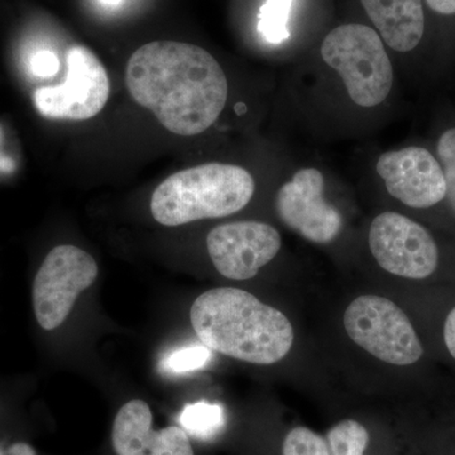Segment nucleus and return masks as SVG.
Wrapping results in <instances>:
<instances>
[{
	"mask_svg": "<svg viewBox=\"0 0 455 455\" xmlns=\"http://www.w3.org/2000/svg\"><path fill=\"white\" fill-rule=\"evenodd\" d=\"M376 171L388 194L410 208H431L447 197L442 166L423 147L385 152L377 161Z\"/></svg>",
	"mask_w": 455,
	"mask_h": 455,
	"instance_id": "11",
	"label": "nucleus"
},
{
	"mask_svg": "<svg viewBox=\"0 0 455 455\" xmlns=\"http://www.w3.org/2000/svg\"><path fill=\"white\" fill-rule=\"evenodd\" d=\"M343 323L350 339L379 361L410 366L423 357V344L414 326L388 299L359 296L347 307Z\"/></svg>",
	"mask_w": 455,
	"mask_h": 455,
	"instance_id": "5",
	"label": "nucleus"
},
{
	"mask_svg": "<svg viewBox=\"0 0 455 455\" xmlns=\"http://www.w3.org/2000/svg\"><path fill=\"white\" fill-rule=\"evenodd\" d=\"M293 0H266L260 8L259 31L269 44H278L289 38L287 29Z\"/></svg>",
	"mask_w": 455,
	"mask_h": 455,
	"instance_id": "16",
	"label": "nucleus"
},
{
	"mask_svg": "<svg viewBox=\"0 0 455 455\" xmlns=\"http://www.w3.org/2000/svg\"><path fill=\"white\" fill-rule=\"evenodd\" d=\"M29 68H31V73L35 76L41 77V79H49V77H53L59 73V57L52 51H40V52L32 56L31 61H29Z\"/></svg>",
	"mask_w": 455,
	"mask_h": 455,
	"instance_id": "20",
	"label": "nucleus"
},
{
	"mask_svg": "<svg viewBox=\"0 0 455 455\" xmlns=\"http://www.w3.org/2000/svg\"><path fill=\"white\" fill-rule=\"evenodd\" d=\"M325 439L331 455H364L370 433L359 421L347 419L331 427Z\"/></svg>",
	"mask_w": 455,
	"mask_h": 455,
	"instance_id": "15",
	"label": "nucleus"
},
{
	"mask_svg": "<svg viewBox=\"0 0 455 455\" xmlns=\"http://www.w3.org/2000/svg\"><path fill=\"white\" fill-rule=\"evenodd\" d=\"M283 455H331L328 442L307 427H296L287 433Z\"/></svg>",
	"mask_w": 455,
	"mask_h": 455,
	"instance_id": "18",
	"label": "nucleus"
},
{
	"mask_svg": "<svg viewBox=\"0 0 455 455\" xmlns=\"http://www.w3.org/2000/svg\"><path fill=\"white\" fill-rule=\"evenodd\" d=\"M190 319L204 346L248 363H277L295 338L283 313L235 287L202 293L191 307Z\"/></svg>",
	"mask_w": 455,
	"mask_h": 455,
	"instance_id": "2",
	"label": "nucleus"
},
{
	"mask_svg": "<svg viewBox=\"0 0 455 455\" xmlns=\"http://www.w3.org/2000/svg\"><path fill=\"white\" fill-rule=\"evenodd\" d=\"M66 64L65 82L36 90L33 103L46 118L86 121L106 107L110 92L109 77L100 60L84 46L68 49Z\"/></svg>",
	"mask_w": 455,
	"mask_h": 455,
	"instance_id": "7",
	"label": "nucleus"
},
{
	"mask_svg": "<svg viewBox=\"0 0 455 455\" xmlns=\"http://www.w3.org/2000/svg\"><path fill=\"white\" fill-rule=\"evenodd\" d=\"M427 3L436 13L444 14V16L455 14V0H427Z\"/></svg>",
	"mask_w": 455,
	"mask_h": 455,
	"instance_id": "23",
	"label": "nucleus"
},
{
	"mask_svg": "<svg viewBox=\"0 0 455 455\" xmlns=\"http://www.w3.org/2000/svg\"><path fill=\"white\" fill-rule=\"evenodd\" d=\"M368 243L377 263L395 276L424 280L438 268V245L429 230L398 212L374 218Z\"/></svg>",
	"mask_w": 455,
	"mask_h": 455,
	"instance_id": "8",
	"label": "nucleus"
},
{
	"mask_svg": "<svg viewBox=\"0 0 455 455\" xmlns=\"http://www.w3.org/2000/svg\"><path fill=\"white\" fill-rule=\"evenodd\" d=\"M211 359L212 349L206 346L185 347L164 357L160 368L163 372L169 374L188 373L205 367Z\"/></svg>",
	"mask_w": 455,
	"mask_h": 455,
	"instance_id": "17",
	"label": "nucleus"
},
{
	"mask_svg": "<svg viewBox=\"0 0 455 455\" xmlns=\"http://www.w3.org/2000/svg\"><path fill=\"white\" fill-rule=\"evenodd\" d=\"M0 455H37V451L29 443L17 442L8 447L0 445Z\"/></svg>",
	"mask_w": 455,
	"mask_h": 455,
	"instance_id": "22",
	"label": "nucleus"
},
{
	"mask_svg": "<svg viewBox=\"0 0 455 455\" xmlns=\"http://www.w3.org/2000/svg\"><path fill=\"white\" fill-rule=\"evenodd\" d=\"M148 403L132 400L114 419L112 444L116 455H196L182 427L155 430Z\"/></svg>",
	"mask_w": 455,
	"mask_h": 455,
	"instance_id": "12",
	"label": "nucleus"
},
{
	"mask_svg": "<svg viewBox=\"0 0 455 455\" xmlns=\"http://www.w3.org/2000/svg\"><path fill=\"white\" fill-rule=\"evenodd\" d=\"M254 179L235 164H205L179 171L156 188L151 212L163 226L228 217L252 200Z\"/></svg>",
	"mask_w": 455,
	"mask_h": 455,
	"instance_id": "3",
	"label": "nucleus"
},
{
	"mask_svg": "<svg viewBox=\"0 0 455 455\" xmlns=\"http://www.w3.org/2000/svg\"><path fill=\"white\" fill-rule=\"evenodd\" d=\"M280 233L262 221H235L215 227L206 238L209 256L221 276L253 278L280 252Z\"/></svg>",
	"mask_w": 455,
	"mask_h": 455,
	"instance_id": "10",
	"label": "nucleus"
},
{
	"mask_svg": "<svg viewBox=\"0 0 455 455\" xmlns=\"http://www.w3.org/2000/svg\"><path fill=\"white\" fill-rule=\"evenodd\" d=\"M98 272L92 256L75 245H57L47 253L32 283L33 314L42 331L64 324L77 296L94 283Z\"/></svg>",
	"mask_w": 455,
	"mask_h": 455,
	"instance_id": "6",
	"label": "nucleus"
},
{
	"mask_svg": "<svg viewBox=\"0 0 455 455\" xmlns=\"http://www.w3.org/2000/svg\"><path fill=\"white\" fill-rule=\"evenodd\" d=\"M323 60L340 75L353 103L374 108L385 103L394 85V68L382 38L371 27H337L322 44Z\"/></svg>",
	"mask_w": 455,
	"mask_h": 455,
	"instance_id": "4",
	"label": "nucleus"
},
{
	"mask_svg": "<svg viewBox=\"0 0 455 455\" xmlns=\"http://www.w3.org/2000/svg\"><path fill=\"white\" fill-rule=\"evenodd\" d=\"M179 421L188 435L197 439H212L223 427V407L206 401L190 403L182 410Z\"/></svg>",
	"mask_w": 455,
	"mask_h": 455,
	"instance_id": "14",
	"label": "nucleus"
},
{
	"mask_svg": "<svg viewBox=\"0 0 455 455\" xmlns=\"http://www.w3.org/2000/svg\"><path fill=\"white\" fill-rule=\"evenodd\" d=\"M367 16L388 47L409 52L424 36L423 0H361Z\"/></svg>",
	"mask_w": 455,
	"mask_h": 455,
	"instance_id": "13",
	"label": "nucleus"
},
{
	"mask_svg": "<svg viewBox=\"0 0 455 455\" xmlns=\"http://www.w3.org/2000/svg\"><path fill=\"white\" fill-rule=\"evenodd\" d=\"M438 156L440 166L447 184V197L455 212V128L445 131L439 139Z\"/></svg>",
	"mask_w": 455,
	"mask_h": 455,
	"instance_id": "19",
	"label": "nucleus"
},
{
	"mask_svg": "<svg viewBox=\"0 0 455 455\" xmlns=\"http://www.w3.org/2000/svg\"><path fill=\"white\" fill-rule=\"evenodd\" d=\"M0 145H2V127H0ZM14 170H16V163L13 158L3 154L2 148H0V175H9Z\"/></svg>",
	"mask_w": 455,
	"mask_h": 455,
	"instance_id": "24",
	"label": "nucleus"
},
{
	"mask_svg": "<svg viewBox=\"0 0 455 455\" xmlns=\"http://www.w3.org/2000/svg\"><path fill=\"white\" fill-rule=\"evenodd\" d=\"M101 2H103L104 4L107 5H118L119 3L122 2V0H101Z\"/></svg>",
	"mask_w": 455,
	"mask_h": 455,
	"instance_id": "25",
	"label": "nucleus"
},
{
	"mask_svg": "<svg viewBox=\"0 0 455 455\" xmlns=\"http://www.w3.org/2000/svg\"><path fill=\"white\" fill-rule=\"evenodd\" d=\"M444 341L448 352L455 359V307L451 309L445 319Z\"/></svg>",
	"mask_w": 455,
	"mask_h": 455,
	"instance_id": "21",
	"label": "nucleus"
},
{
	"mask_svg": "<svg viewBox=\"0 0 455 455\" xmlns=\"http://www.w3.org/2000/svg\"><path fill=\"white\" fill-rule=\"evenodd\" d=\"M125 82L132 98L167 131L187 137L214 124L229 92L223 68L208 51L176 41L140 47L128 61Z\"/></svg>",
	"mask_w": 455,
	"mask_h": 455,
	"instance_id": "1",
	"label": "nucleus"
},
{
	"mask_svg": "<svg viewBox=\"0 0 455 455\" xmlns=\"http://www.w3.org/2000/svg\"><path fill=\"white\" fill-rule=\"evenodd\" d=\"M325 180L315 167L299 170L276 196V211L284 226L316 244H329L340 235L343 218L326 202Z\"/></svg>",
	"mask_w": 455,
	"mask_h": 455,
	"instance_id": "9",
	"label": "nucleus"
}]
</instances>
